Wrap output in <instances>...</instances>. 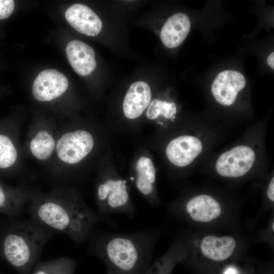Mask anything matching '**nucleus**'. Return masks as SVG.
Masks as SVG:
<instances>
[{
	"instance_id": "f257e3e1",
	"label": "nucleus",
	"mask_w": 274,
	"mask_h": 274,
	"mask_svg": "<svg viewBox=\"0 0 274 274\" xmlns=\"http://www.w3.org/2000/svg\"><path fill=\"white\" fill-rule=\"evenodd\" d=\"M31 220L51 232L63 233L82 243L98 221L97 215L73 189L60 187L43 192L34 190L29 202Z\"/></svg>"
},
{
	"instance_id": "f03ea898",
	"label": "nucleus",
	"mask_w": 274,
	"mask_h": 274,
	"mask_svg": "<svg viewBox=\"0 0 274 274\" xmlns=\"http://www.w3.org/2000/svg\"><path fill=\"white\" fill-rule=\"evenodd\" d=\"M154 239L150 229L128 234L104 233L93 239L91 249L116 274H146Z\"/></svg>"
},
{
	"instance_id": "7ed1b4c3",
	"label": "nucleus",
	"mask_w": 274,
	"mask_h": 274,
	"mask_svg": "<svg viewBox=\"0 0 274 274\" xmlns=\"http://www.w3.org/2000/svg\"><path fill=\"white\" fill-rule=\"evenodd\" d=\"M52 234L32 220L14 222L0 237V256L19 274H30Z\"/></svg>"
},
{
	"instance_id": "20e7f679",
	"label": "nucleus",
	"mask_w": 274,
	"mask_h": 274,
	"mask_svg": "<svg viewBox=\"0 0 274 274\" xmlns=\"http://www.w3.org/2000/svg\"><path fill=\"white\" fill-rule=\"evenodd\" d=\"M94 145L93 136L87 130H59L55 153L50 163L51 173L55 177H63L66 168L83 160Z\"/></svg>"
},
{
	"instance_id": "39448f33",
	"label": "nucleus",
	"mask_w": 274,
	"mask_h": 274,
	"mask_svg": "<svg viewBox=\"0 0 274 274\" xmlns=\"http://www.w3.org/2000/svg\"><path fill=\"white\" fill-rule=\"evenodd\" d=\"M126 182L109 178L97 186L96 198L99 215L124 214L132 217L135 210L131 203Z\"/></svg>"
},
{
	"instance_id": "423d86ee",
	"label": "nucleus",
	"mask_w": 274,
	"mask_h": 274,
	"mask_svg": "<svg viewBox=\"0 0 274 274\" xmlns=\"http://www.w3.org/2000/svg\"><path fill=\"white\" fill-rule=\"evenodd\" d=\"M59 129L49 122L31 124L25 141L24 154L43 163L50 164L55 151Z\"/></svg>"
},
{
	"instance_id": "0eeeda50",
	"label": "nucleus",
	"mask_w": 274,
	"mask_h": 274,
	"mask_svg": "<svg viewBox=\"0 0 274 274\" xmlns=\"http://www.w3.org/2000/svg\"><path fill=\"white\" fill-rule=\"evenodd\" d=\"M255 158V152L250 147L238 146L219 157L216 169L218 173L223 177H241L251 169Z\"/></svg>"
},
{
	"instance_id": "6e6552de",
	"label": "nucleus",
	"mask_w": 274,
	"mask_h": 274,
	"mask_svg": "<svg viewBox=\"0 0 274 274\" xmlns=\"http://www.w3.org/2000/svg\"><path fill=\"white\" fill-rule=\"evenodd\" d=\"M68 86L65 75L56 70H46L40 72L35 80L32 94L39 101L50 102L61 96Z\"/></svg>"
},
{
	"instance_id": "1a4fd4ad",
	"label": "nucleus",
	"mask_w": 274,
	"mask_h": 274,
	"mask_svg": "<svg viewBox=\"0 0 274 274\" xmlns=\"http://www.w3.org/2000/svg\"><path fill=\"white\" fill-rule=\"evenodd\" d=\"M246 81L244 75L235 71L225 70L215 78L211 86L216 100L224 106L232 105L239 91L244 88Z\"/></svg>"
},
{
	"instance_id": "9d476101",
	"label": "nucleus",
	"mask_w": 274,
	"mask_h": 274,
	"mask_svg": "<svg viewBox=\"0 0 274 274\" xmlns=\"http://www.w3.org/2000/svg\"><path fill=\"white\" fill-rule=\"evenodd\" d=\"M68 23L79 32L91 37L97 35L102 24L98 16L89 7L82 4H75L65 11Z\"/></svg>"
},
{
	"instance_id": "9b49d317",
	"label": "nucleus",
	"mask_w": 274,
	"mask_h": 274,
	"mask_svg": "<svg viewBox=\"0 0 274 274\" xmlns=\"http://www.w3.org/2000/svg\"><path fill=\"white\" fill-rule=\"evenodd\" d=\"M202 145L197 138L183 135L173 140L167 145L166 154L174 165L183 167L190 164L200 153Z\"/></svg>"
},
{
	"instance_id": "f8f14e48",
	"label": "nucleus",
	"mask_w": 274,
	"mask_h": 274,
	"mask_svg": "<svg viewBox=\"0 0 274 274\" xmlns=\"http://www.w3.org/2000/svg\"><path fill=\"white\" fill-rule=\"evenodd\" d=\"M34 190L24 185L10 186L0 183V214L13 218L30 200Z\"/></svg>"
},
{
	"instance_id": "ddd939ff",
	"label": "nucleus",
	"mask_w": 274,
	"mask_h": 274,
	"mask_svg": "<svg viewBox=\"0 0 274 274\" xmlns=\"http://www.w3.org/2000/svg\"><path fill=\"white\" fill-rule=\"evenodd\" d=\"M65 52L68 60L78 75L87 76L96 67L94 49L81 41L74 40L66 45Z\"/></svg>"
},
{
	"instance_id": "4468645a",
	"label": "nucleus",
	"mask_w": 274,
	"mask_h": 274,
	"mask_svg": "<svg viewBox=\"0 0 274 274\" xmlns=\"http://www.w3.org/2000/svg\"><path fill=\"white\" fill-rule=\"evenodd\" d=\"M151 90L145 82L138 81L131 84L123 102V110L128 119H134L141 115L150 104Z\"/></svg>"
},
{
	"instance_id": "2eb2a0df",
	"label": "nucleus",
	"mask_w": 274,
	"mask_h": 274,
	"mask_svg": "<svg viewBox=\"0 0 274 274\" xmlns=\"http://www.w3.org/2000/svg\"><path fill=\"white\" fill-rule=\"evenodd\" d=\"M191 26L188 16L183 13L171 16L165 22L160 32L163 44L169 48L179 46L188 36Z\"/></svg>"
},
{
	"instance_id": "dca6fc26",
	"label": "nucleus",
	"mask_w": 274,
	"mask_h": 274,
	"mask_svg": "<svg viewBox=\"0 0 274 274\" xmlns=\"http://www.w3.org/2000/svg\"><path fill=\"white\" fill-rule=\"evenodd\" d=\"M186 211L192 220L208 222L220 216L221 208L218 202L212 197L202 194L191 199L186 204Z\"/></svg>"
},
{
	"instance_id": "f3484780",
	"label": "nucleus",
	"mask_w": 274,
	"mask_h": 274,
	"mask_svg": "<svg viewBox=\"0 0 274 274\" xmlns=\"http://www.w3.org/2000/svg\"><path fill=\"white\" fill-rule=\"evenodd\" d=\"M235 246V241L230 236L207 235L201 241L200 249L208 258L215 261H222L232 254Z\"/></svg>"
},
{
	"instance_id": "a211bd4d",
	"label": "nucleus",
	"mask_w": 274,
	"mask_h": 274,
	"mask_svg": "<svg viewBox=\"0 0 274 274\" xmlns=\"http://www.w3.org/2000/svg\"><path fill=\"white\" fill-rule=\"evenodd\" d=\"M137 173L135 185L144 195L150 198L153 194L156 179V170L154 164L148 157H141L136 164Z\"/></svg>"
},
{
	"instance_id": "6ab92c4d",
	"label": "nucleus",
	"mask_w": 274,
	"mask_h": 274,
	"mask_svg": "<svg viewBox=\"0 0 274 274\" xmlns=\"http://www.w3.org/2000/svg\"><path fill=\"white\" fill-rule=\"evenodd\" d=\"M24 153L7 135L0 133V169L14 168L23 161Z\"/></svg>"
},
{
	"instance_id": "aec40b11",
	"label": "nucleus",
	"mask_w": 274,
	"mask_h": 274,
	"mask_svg": "<svg viewBox=\"0 0 274 274\" xmlns=\"http://www.w3.org/2000/svg\"><path fill=\"white\" fill-rule=\"evenodd\" d=\"M76 261L60 257L47 261H39L30 274H74Z\"/></svg>"
},
{
	"instance_id": "412c9836",
	"label": "nucleus",
	"mask_w": 274,
	"mask_h": 274,
	"mask_svg": "<svg viewBox=\"0 0 274 274\" xmlns=\"http://www.w3.org/2000/svg\"><path fill=\"white\" fill-rule=\"evenodd\" d=\"M176 112V106L174 102L154 99L148 106L146 116L150 120L155 119L160 115L173 120L175 118Z\"/></svg>"
},
{
	"instance_id": "4be33fe9",
	"label": "nucleus",
	"mask_w": 274,
	"mask_h": 274,
	"mask_svg": "<svg viewBox=\"0 0 274 274\" xmlns=\"http://www.w3.org/2000/svg\"><path fill=\"white\" fill-rule=\"evenodd\" d=\"M171 263L166 260H159L152 265H150L146 274H169Z\"/></svg>"
},
{
	"instance_id": "5701e85b",
	"label": "nucleus",
	"mask_w": 274,
	"mask_h": 274,
	"mask_svg": "<svg viewBox=\"0 0 274 274\" xmlns=\"http://www.w3.org/2000/svg\"><path fill=\"white\" fill-rule=\"evenodd\" d=\"M15 7L12 0H0V20L9 17L13 13Z\"/></svg>"
},
{
	"instance_id": "b1692460",
	"label": "nucleus",
	"mask_w": 274,
	"mask_h": 274,
	"mask_svg": "<svg viewBox=\"0 0 274 274\" xmlns=\"http://www.w3.org/2000/svg\"><path fill=\"white\" fill-rule=\"evenodd\" d=\"M274 178L270 181L267 189V194L268 198L272 201H274Z\"/></svg>"
},
{
	"instance_id": "393cba45",
	"label": "nucleus",
	"mask_w": 274,
	"mask_h": 274,
	"mask_svg": "<svg viewBox=\"0 0 274 274\" xmlns=\"http://www.w3.org/2000/svg\"><path fill=\"white\" fill-rule=\"evenodd\" d=\"M274 53H271L267 57V63L272 69L274 68Z\"/></svg>"
},
{
	"instance_id": "a878e982",
	"label": "nucleus",
	"mask_w": 274,
	"mask_h": 274,
	"mask_svg": "<svg viewBox=\"0 0 274 274\" xmlns=\"http://www.w3.org/2000/svg\"><path fill=\"white\" fill-rule=\"evenodd\" d=\"M223 274H238V272L235 267L231 266L228 267Z\"/></svg>"
},
{
	"instance_id": "bb28decb",
	"label": "nucleus",
	"mask_w": 274,
	"mask_h": 274,
	"mask_svg": "<svg viewBox=\"0 0 274 274\" xmlns=\"http://www.w3.org/2000/svg\"><path fill=\"white\" fill-rule=\"evenodd\" d=\"M107 274H116V273H115L114 271L110 270V269H108V272H107Z\"/></svg>"
}]
</instances>
